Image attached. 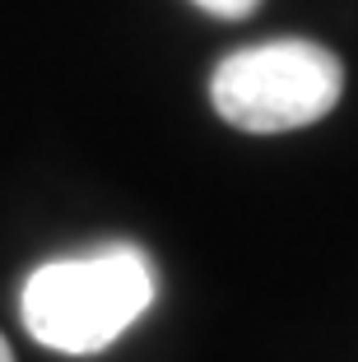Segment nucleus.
Listing matches in <instances>:
<instances>
[{"label": "nucleus", "instance_id": "nucleus-2", "mask_svg": "<svg viewBox=\"0 0 358 362\" xmlns=\"http://www.w3.org/2000/svg\"><path fill=\"white\" fill-rule=\"evenodd\" d=\"M345 93V65L307 37H274L219 61L210 103L228 126L247 135H284L330 117Z\"/></svg>", "mask_w": 358, "mask_h": 362}, {"label": "nucleus", "instance_id": "nucleus-4", "mask_svg": "<svg viewBox=\"0 0 358 362\" xmlns=\"http://www.w3.org/2000/svg\"><path fill=\"white\" fill-rule=\"evenodd\" d=\"M0 362H14V353H10V344H5V334H0Z\"/></svg>", "mask_w": 358, "mask_h": 362}, {"label": "nucleus", "instance_id": "nucleus-3", "mask_svg": "<svg viewBox=\"0 0 358 362\" xmlns=\"http://www.w3.org/2000/svg\"><path fill=\"white\" fill-rule=\"evenodd\" d=\"M205 14H214V19H247V14L261 5V0H196Z\"/></svg>", "mask_w": 358, "mask_h": 362}, {"label": "nucleus", "instance_id": "nucleus-1", "mask_svg": "<svg viewBox=\"0 0 358 362\" xmlns=\"http://www.w3.org/2000/svg\"><path fill=\"white\" fill-rule=\"evenodd\" d=\"M154 302V269L135 246H103L47 260L19 293V316L43 349L98 353L145 316Z\"/></svg>", "mask_w": 358, "mask_h": 362}]
</instances>
